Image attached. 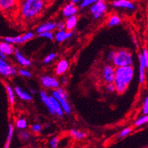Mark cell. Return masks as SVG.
Listing matches in <instances>:
<instances>
[{
	"label": "cell",
	"instance_id": "cell-16",
	"mask_svg": "<svg viewBox=\"0 0 148 148\" xmlns=\"http://www.w3.org/2000/svg\"><path fill=\"white\" fill-rule=\"evenodd\" d=\"M69 68V62L66 60H60L58 64H57L56 69H55V73L57 75L60 76L64 74L67 71Z\"/></svg>",
	"mask_w": 148,
	"mask_h": 148
},
{
	"label": "cell",
	"instance_id": "cell-37",
	"mask_svg": "<svg viewBox=\"0 0 148 148\" xmlns=\"http://www.w3.org/2000/svg\"><path fill=\"white\" fill-rule=\"evenodd\" d=\"M19 137L21 139L23 140H27L29 139V134L27 132H26L24 130H21L19 133Z\"/></svg>",
	"mask_w": 148,
	"mask_h": 148
},
{
	"label": "cell",
	"instance_id": "cell-13",
	"mask_svg": "<svg viewBox=\"0 0 148 148\" xmlns=\"http://www.w3.org/2000/svg\"><path fill=\"white\" fill-rule=\"evenodd\" d=\"M49 99H50V101H51V106H52L53 110L55 112V114H56V115H58L60 117H62L64 116V112L63 110L60 103L52 96H49Z\"/></svg>",
	"mask_w": 148,
	"mask_h": 148
},
{
	"label": "cell",
	"instance_id": "cell-46",
	"mask_svg": "<svg viewBox=\"0 0 148 148\" xmlns=\"http://www.w3.org/2000/svg\"><path fill=\"white\" fill-rule=\"evenodd\" d=\"M1 42H1V40H0V44H1Z\"/></svg>",
	"mask_w": 148,
	"mask_h": 148
},
{
	"label": "cell",
	"instance_id": "cell-20",
	"mask_svg": "<svg viewBox=\"0 0 148 148\" xmlns=\"http://www.w3.org/2000/svg\"><path fill=\"white\" fill-rule=\"evenodd\" d=\"M14 92L18 97L21 98V100H23V101H32L33 97L32 96L29 95L28 92H27L26 91L22 89L21 88H20L18 86H16L14 88Z\"/></svg>",
	"mask_w": 148,
	"mask_h": 148
},
{
	"label": "cell",
	"instance_id": "cell-48",
	"mask_svg": "<svg viewBox=\"0 0 148 148\" xmlns=\"http://www.w3.org/2000/svg\"><path fill=\"white\" fill-rule=\"evenodd\" d=\"M103 1H105V0H103Z\"/></svg>",
	"mask_w": 148,
	"mask_h": 148
},
{
	"label": "cell",
	"instance_id": "cell-19",
	"mask_svg": "<svg viewBox=\"0 0 148 148\" xmlns=\"http://www.w3.org/2000/svg\"><path fill=\"white\" fill-rule=\"evenodd\" d=\"M78 22V18L76 15H73L68 17L65 21V30L66 31H72L74 28L76 27Z\"/></svg>",
	"mask_w": 148,
	"mask_h": 148
},
{
	"label": "cell",
	"instance_id": "cell-45",
	"mask_svg": "<svg viewBox=\"0 0 148 148\" xmlns=\"http://www.w3.org/2000/svg\"><path fill=\"white\" fill-rule=\"evenodd\" d=\"M30 92H31L32 93H36V91L33 89H30Z\"/></svg>",
	"mask_w": 148,
	"mask_h": 148
},
{
	"label": "cell",
	"instance_id": "cell-11",
	"mask_svg": "<svg viewBox=\"0 0 148 148\" xmlns=\"http://www.w3.org/2000/svg\"><path fill=\"white\" fill-rule=\"evenodd\" d=\"M77 12H78V7L76 4H74L73 2L67 3L62 9V14L66 18L76 15Z\"/></svg>",
	"mask_w": 148,
	"mask_h": 148
},
{
	"label": "cell",
	"instance_id": "cell-44",
	"mask_svg": "<svg viewBox=\"0 0 148 148\" xmlns=\"http://www.w3.org/2000/svg\"><path fill=\"white\" fill-rule=\"evenodd\" d=\"M81 1H82V0H70V2H73L74 4H77V3L80 2Z\"/></svg>",
	"mask_w": 148,
	"mask_h": 148
},
{
	"label": "cell",
	"instance_id": "cell-9",
	"mask_svg": "<svg viewBox=\"0 0 148 148\" xmlns=\"http://www.w3.org/2000/svg\"><path fill=\"white\" fill-rule=\"evenodd\" d=\"M103 78L107 83H113L115 76V68L111 65H106L103 68Z\"/></svg>",
	"mask_w": 148,
	"mask_h": 148
},
{
	"label": "cell",
	"instance_id": "cell-12",
	"mask_svg": "<svg viewBox=\"0 0 148 148\" xmlns=\"http://www.w3.org/2000/svg\"><path fill=\"white\" fill-rule=\"evenodd\" d=\"M55 29H56V23L55 22H45L36 28V33L38 34H40L44 32H51Z\"/></svg>",
	"mask_w": 148,
	"mask_h": 148
},
{
	"label": "cell",
	"instance_id": "cell-26",
	"mask_svg": "<svg viewBox=\"0 0 148 148\" xmlns=\"http://www.w3.org/2000/svg\"><path fill=\"white\" fill-rule=\"evenodd\" d=\"M15 126L19 130H24L27 128V122L23 118H19L16 120Z\"/></svg>",
	"mask_w": 148,
	"mask_h": 148
},
{
	"label": "cell",
	"instance_id": "cell-5",
	"mask_svg": "<svg viewBox=\"0 0 148 148\" xmlns=\"http://www.w3.org/2000/svg\"><path fill=\"white\" fill-rule=\"evenodd\" d=\"M19 0H0V12L5 14H13L18 11Z\"/></svg>",
	"mask_w": 148,
	"mask_h": 148
},
{
	"label": "cell",
	"instance_id": "cell-14",
	"mask_svg": "<svg viewBox=\"0 0 148 148\" xmlns=\"http://www.w3.org/2000/svg\"><path fill=\"white\" fill-rule=\"evenodd\" d=\"M14 56L16 58V60L20 64L23 66H29L31 65V61L28 58H25L21 54V52L18 50V49H15L14 51Z\"/></svg>",
	"mask_w": 148,
	"mask_h": 148
},
{
	"label": "cell",
	"instance_id": "cell-18",
	"mask_svg": "<svg viewBox=\"0 0 148 148\" xmlns=\"http://www.w3.org/2000/svg\"><path fill=\"white\" fill-rule=\"evenodd\" d=\"M39 95H40V98H41L42 101V103L45 104V107L48 108L49 113H51V114H52V115H54V114H55V112L53 110L52 106H51V101H50V99H49V96L47 95V93L45 91H41L40 93H39Z\"/></svg>",
	"mask_w": 148,
	"mask_h": 148
},
{
	"label": "cell",
	"instance_id": "cell-31",
	"mask_svg": "<svg viewBox=\"0 0 148 148\" xmlns=\"http://www.w3.org/2000/svg\"><path fill=\"white\" fill-rule=\"evenodd\" d=\"M59 138L58 136H55L51 138V140H49V145L51 148H58L59 145Z\"/></svg>",
	"mask_w": 148,
	"mask_h": 148
},
{
	"label": "cell",
	"instance_id": "cell-7",
	"mask_svg": "<svg viewBox=\"0 0 148 148\" xmlns=\"http://www.w3.org/2000/svg\"><path fill=\"white\" fill-rule=\"evenodd\" d=\"M17 70L15 67L12 66V65L7 64L5 60L0 58V73L1 75L9 77V76H15L17 74Z\"/></svg>",
	"mask_w": 148,
	"mask_h": 148
},
{
	"label": "cell",
	"instance_id": "cell-32",
	"mask_svg": "<svg viewBox=\"0 0 148 148\" xmlns=\"http://www.w3.org/2000/svg\"><path fill=\"white\" fill-rule=\"evenodd\" d=\"M132 129L130 128V127H128V128H125V129H123L121 131L120 133L119 134V138H125L126 136H128L129 134H130V133L132 132Z\"/></svg>",
	"mask_w": 148,
	"mask_h": 148
},
{
	"label": "cell",
	"instance_id": "cell-30",
	"mask_svg": "<svg viewBox=\"0 0 148 148\" xmlns=\"http://www.w3.org/2000/svg\"><path fill=\"white\" fill-rule=\"evenodd\" d=\"M97 1H98V0H82L80 2V8H84L88 7V6H91L94 3H95Z\"/></svg>",
	"mask_w": 148,
	"mask_h": 148
},
{
	"label": "cell",
	"instance_id": "cell-22",
	"mask_svg": "<svg viewBox=\"0 0 148 148\" xmlns=\"http://www.w3.org/2000/svg\"><path fill=\"white\" fill-rule=\"evenodd\" d=\"M69 134H70V137H72L73 138L75 139V140H82L86 137V133L83 132L82 131L78 130V129H73L71 130H70L69 132Z\"/></svg>",
	"mask_w": 148,
	"mask_h": 148
},
{
	"label": "cell",
	"instance_id": "cell-15",
	"mask_svg": "<svg viewBox=\"0 0 148 148\" xmlns=\"http://www.w3.org/2000/svg\"><path fill=\"white\" fill-rule=\"evenodd\" d=\"M14 51H15V49H14L13 45L7 42H2L0 44V51L4 53L6 56L13 55L14 53Z\"/></svg>",
	"mask_w": 148,
	"mask_h": 148
},
{
	"label": "cell",
	"instance_id": "cell-42",
	"mask_svg": "<svg viewBox=\"0 0 148 148\" xmlns=\"http://www.w3.org/2000/svg\"><path fill=\"white\" fill-rule=\"evenodd\" d=\"M115 51H110L109 53H108V55H107V58L109 60H112L114 57V55H115Z\"/></svg>",
	"mask_w": 148,
	"mask_h": 148
},
{
	"label": "cell",
	"instance_id": "cell-8",
	"mask_svg": "<svg viewBox=\"0 0 148 148\" xmlns=\"http://www.w3.org/2000/svg\"><path fill=\"white\" fill-rule=\"evenodd\" d=\"M41 83L44 88L52 89H57L60 86L58 80L51 76H43L41 78Z\"/></svg>",
	"mask_w": 148,
	"mask_h": 148
},
{
	"label": "cell",
	"instance_id": "cell-25",
	"mask_svg": "<svg viewBox=\"0 0 148 148\" xmlns=\"http://www.w3.org/2000/svg\"><path fill=\"white\" fill-rule=\"evenodd\" d=\"M121 23V19L117 14H113L110 17L108 20V26L109 27H114V26L119 25Z\"/></svg>",
	"mask_w": 148,
	"mask_h": 148
},
{
	"label": "cell",
	"instance_id": "cell-2",
	"mask_svg": "<svg viewBox=\"0 0 148 148\" xmlns=\"http://www.w3.org/2000/svg\"><path fill=\"white\" fill-rule=\"evenodd\" d=\"M134 76V68L132 66H119L115 69V76L113 84L116 92L118 94L125 92L129 85Z\"/></svg>",
	"mask_w": 148,
	"mask_h": 148
},
{
	"label": "cell",
	"instance_id": "cell-39",
	"mask_svg": "<svg viewBox=\"0 0 148 148\" xmlns=\"http://www.w3.org/2000/svg\"><path fill=\"white\" fill-rule=\"evenodd\" d=\"M142 110L144 115H148V97H147L144 100Z\"/></svg>",
	"mask_w": 148,
	"mask_h": 148
},
{
	"label": "cell",
	"instance_id": "cell-33",
	"mask_svg": "<svg viewBox=\"0 0 148 148\" xmlns=\"http://www.w3.org/2000/svg\"><path fill=\"white\" fill-rule=\"evenodd\" d=\"M39 36L41 38H45V39H50V40H53L55 39V35L53 34L52 32H44L40 34H39Z\"/></svg>",
	"mask_w": 148,
	"mask_h": 148
},
{
	"label": "cell",
	"instance_id": "cell-38",
	"mask_svg": "<svg viewBox=\"0 0 148 148\" xmlns=\"http://www.w3.org/2000/svg\"><path fill=\"white\" fill-rule=\"evenodd\" d=\"M31 131L34 133H39L42 131V125L39 123H36L34 125H33L31 126Z\"/></svg>",
	"mask_w": 148,
	"mask_h": 148
},
{
	"label": "cell",
	"instance_id": "cell-4",
	"mask_svg": "<svg viewBox=\"0 0 148 148\" xmlns=\"http://www.w3.org/2000/svg\"><path fill=\"white\" fill-rule=\"evenodd\" d=\"M51 96L54 97L60 103L63 110L66 114H70L71 113V107L67 101V94L64 89L61 88H58L54 89L51 93Z\"/></svg>",
	"mask_w": 148,
	"mask_h": 148
},
{
	"label": "cell",
	"instance_id": "cell-28",
	"mask_svg": "<svg viewBox=\"0 0 148 148\" xmlns=\"http://www.w3.org/2000/svg\"><path fill=\"white\" fill-rule=\"evenodd\" d=\"M148 123V115H144L143 116L140 117L139 119H137L135 121V123H134V125L135 126L139 127L143 125H145L147 123Z\"/></svg>",
	"mask_w": 148,
	"mask_h": 148
},
{
	"label": "cell",
	"instance_id": "cell-36",
	"mask_svg": "<svg viewBox=\"0 0 148 148\" xmlns=\"http://www.w3.org/2000/svg\"><path fill=\"white\" fill-rule=\"evenodd\" d=\"M18 73H19L21 76H23V77H28V78H29V77L32 76L31 73L29 72V70H26V69H20L18 70Z\"/></svg>",
	"mask_w": 148,
	"mask_h": 148
},
{
	"label": "cell",
	"instance_id": "cell-21",
	"mask_svg": "<svg viewBox=\"0 0 148 148\" xmlns=\"http://www.w3.org/2000/svg\"><path fill=\"white\" fill-rule=\"evenodd\" d=\"M139 82L140 84L144 83V80H145V70H146V66L144 64V60L142 59V57L139 55Z\"/></svg>",
	"mask_w": 148,
	"mask_h": 148
},
{
	"label": "cell",
	"instance_id": "cell-47",
	"mask_svg": "<svg viewBox=\"0 0 148 148\" xmlns=\"http://www.w3.org/2000/svg\"><path fill=\"white\" fill-rule=\"evenodd\" d=\"M0 75H1V73H0Z\"/></svg>",
	"mask_w": 148,
	"mask_h": 148
},
{
	"label": "cell",
	"instance_id": "cell-23",
	"mask_svg": "<svg viewBox=\"0 0 148 148\" xmlns=\"http://www.w3.org/2000/svg\"><path fill=\"white\" fill-rule=\"evenodd\" d=\"M14 125L10 123L9 125H8V134H7V139H6V142L5 144L4 148H10L12 138H13V136H14Z\"/></svg>",
	"mask_w": 148,
	"mask_h": 148
},
{
	"label": "cell",
	"instance_id": "cell-3",
	"mask_svg": "<svg viewBox=\"0 0 148 148\" xmlns=\"http://www.w3.org/2000/svg\"><path fill=\"white\" fill-rule=\"evenodd\" d=\"M112 61L113 63V65L116 67L132 66V54L128 50L120 49V50L115 51V55H114Z\"/></svg>",
	"mask_w": 148,
	"mask_h": 148
},
{
	"label": "cell",
	"instance_id": "cell-6",
	"mask_svg": "<svg viewBox=\"0 0 148 148\" xmlns=\"http://www.w3.org/2000/svg\"><path fill=\"white\" fill-rule=\"evenodd\" d=\"M107 9V5L105 1L103 0H98L95 3L91 5L90 7V12L93 15L94 18L99 19L104 15Z\"/></svg>",
	"mask_w": 148,
	"mask_h": 148
},
{
	"label": "cell",
	"instance_id": "cell-24",
	"mask_svg": "<svg viewBox=\"0 0 148 148\" xmlns=\"http://www.w3.org/2000/svg\"><path fill=\"white\" fill-rule=\"evenodd\" d=\"M5 90L6 92H7V95H8V101H9L10 104L14 105V102H15V92L13 90V88L8 84L5 85Z\"/></svg>",
	"mask_w": 148,
	"mask_h": 148
},
{
	"label": "cell",
	"instance_id": "cell-40",
	"mask_svg": "<svg viewBox=\"0 0 148 148\" xmlns=\"http://www.w3.org/2000/svg\"><path fill=\"white\" fill-rule=\"evenodd\" d=\"M56 29H58V31H60V30H64L65 29V23L63 21H59L56 23Z\"/></svg>",
	"mask_w": 148,
	"mask_h": 148
},
{
	"label": "cell",
	"instance_id": "cell-29",
	"mask_svg": "<svg viewBox=\"0 0 148 148\" xmlns=\"http://www.w3.org/2000/svg\"><path fill=\"white\" fill-rule=\"evenodd\" d=\"M34 37V33L33 32H28V33H24L23 35H21V44L25 43L29 40L32 39Z\"/></svg>",
	"mask_w": 148,
	"mask_h": 148
},
{
	"label": "cell",
	"instance_id": "cell-35",
	"mask_svg": "<svg viewBox=\"0 0 148 148\" xmlns=\"http://www.w3.org/2000/svg\"><path fill=\"white\" fill-rule=\"evenodd\" d=\"M141 57H142V59L144 60V64L146 68H148V51L147 49H144L143 50V52L140 54Z\"/></svg>",
	"mask_w": 148,
	"mask_h": 148
},
{
	"label": "cell",
	"instance_id": "cell-1",
	"mask_svg": "<svg viewBox=\"0 0 148 148\" xmlns=\"http://www.w3.org/2000/svg\"><path fill=\"white\" fill-rule=\"evenodd\" d=\"M45 4V0H19L18 12L23 20H33L42 14Z\"/></svg>",
	"mask_w": 148,
	"mask_h": 148
},
{
	"label": "cell",
	"instance_id": "cell-41",
	"mask_svg": "<svg viewBox=\"0 0 148 148\" xmlns=\"http://www.w3.org/2000/svg\"><path fill=\"white\" fill-rule=\"evenodd\" d=\"M107 91H108L109 92H110V93L116 92L115 86H114V84L113 83H107Z\"/></svg>",
	"mask_w": 148,
	"mask_h": 148
},
{
	"label": "cell",
	"instance_id": "cell-10",
	"mask_svg": "<svg viewBox=\"0 0 148 148\" xmlns=\"http://www.w3.org/2000/svg\"><path fill=\"white\" fill-rule=\"evenodd\" d=\"M111 5L114 8H125L128 10L135 9V4L131 0H113Z\"/></svg>",
	"mask_w": 148,
	"mask_h": 148
},
{
	"label": "cell",
	"instance_id": "cell-27",
	"mask_svg": "<svg viewBox=\"0 0 148 148\" xmlns=\"http://www.w3.org/2000/svg\"><path fill=\"white\" fill-rule=\"evenodd\" d=\"M21 36H7L4 38V41L10 43L12 45H15V44H21Z\"/></svg>",
	"mask_w": 148,
	"mask_h": 148
},
{
	"label": "cell",
	"instance_id": "cell-43",
	"mask_svg": "<svg viewBox=\"0 0 148 148\" xmlns=\"http://www.w3.org/2000/svg\"><path fill=\"white\" fill-rule=\"evenodd\" d=\"M0 58L3 59V60H6V55H5L4 53H2V51H0Z\"/></svg>",
	"mask_w": 148,
	"mask_h": 148
},
{
	"label": "cell",
	"instance_id": "cell-17",
	"mask_svg": "<svg viewBox=\"0 0 148 148\" xmlns=\"http://www.w3.org/2000/svg\"><path fill=\"white\" fill-rule=\"evenodd\" d=\"M73 36V33L71 31H66L65 29L58 31L55 35V39H56L57 42H64L65 40L68 39L69 38Z\"/></svg>",
	"mask_w": 148,
	"mask_h": 148
},
{
	"label": "cell",
	"instance_id": "cell-34",
	"mask_svg": "<svg viewBox=\"0 0 148 148\" xmlns=\"http://www.w3.org/2000/svg\"><path fill=\"white\" fill-rule=\"evenodd\" d=\"M57 57V54L56 53H51V54H49V55H47L45 57L44 60H43V63L44 64H49V63H51L54 59L55 58Z\"/></svg>",
	"mask_w": 148,
	"mask_h": 148
}]
</instances>
